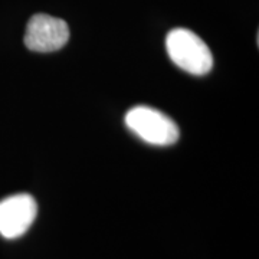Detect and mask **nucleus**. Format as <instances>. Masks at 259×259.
<instances>
[{
    "label": "nucleus",
    "mask_w": 259,
    "mask_h": 259,
    "mask_svg": "<svg viewBox=\"0 0 259 259\" xmlns=\"http://www.w3.org/2000/svg\"><path fill=\"white\" fill-rule=\"evenodd\" d=\"M167 54L173 64L192 75L210 72L213 56L209 47L194 32L185 28H176L166 37Z\"/></svg>",
    "instance_id": "obj_1"
},
{
    "label": "nucleus",
    "mask_w": 259,
    "mask_h": 259,
    "mask_svg": "<svg viewBox=\"0 0 259 259\" xmlns=\"http://www.w3.org/2000/svg\"><path fill=\"white\" fill-rule=\"evenodd\" d=\"M125 124L140 139L154 146L175 144L180 136L177 124L170 117L144 105L131 108L125 114Z\"/></svg>",
    "instance_id": "obj_2"
},
{
    "label": "nucleus",
    "mask_w": 259,
    "mask_h": 259,
    "mask_svg": "<svg viewBox=\"0 0 259 259\" xmlns=\"http://www.w3.org/2000/svg\"><path fill=\"white\" fill-rule=\"evenodd\" d=\"M69 40V26L59 18L37 13L29 19L25 45L33 52H55Z\"/></svg>",
    "instance_id": "obj_3"
},
{
    "label": "nucleus",
    "mask_w": 259,
    "mask_h": 259,
    "mask_svg": "<svg viewBox=\"0 0 259 259\" xmlns=\"http://www.w3.org/2000/svg\"><path fill=\"white\" fill-rule=\"evenodd\" d=\"M36 200L28 193L13 194L0 202V235L6 239H16L25 235L35 222Z\"/></svg>",
    "instance_id": "obj_4"
}]
</instances>
